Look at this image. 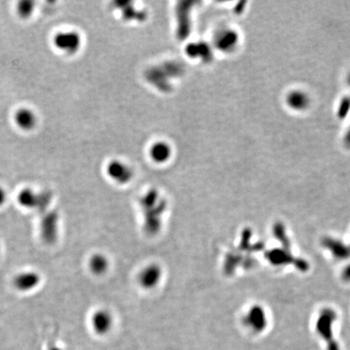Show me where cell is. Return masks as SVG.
<instances>
[{"label":"cell","instance_id":"cell-12","mask_svg":"<svg viewBox=\"0 0 350 350\" xmlns=\"http://www.w3.org/2000/svg\"><path fill=\"white\" fill-rule=\"evenodd\" d=\"M50 200V196L46 192L38 193V204H36V210L39 211H42L48 206Z\"/></svg>","mask_w":350,"mask_h":350},{"label":"cell","instance_id":"cell-11","mask_svg":"<svg viewBox=\"0 0 350 350\" xmlns=\"http://www.w3.org/2000/svg\"><path fill=\"white\" fill-rule=\"evenodd\" d=\"M34 2L31 0H22L18 2L16 13L22 19H28L34 12Z\"/></svg>","mask_w":350,"mask_h":350},{"label":"cell","instance_id":"cell-2","mask_svg":"<svg viewBox=\"0 0 350 350\" xmlns=\"http://www.w3.org/2000/svg\"><path fill=\"white\" fill-rule=\"evenodd\" d=\"M162 279V269L156 264H150L142 268L138 275L140 286L144 290L156 288Z\"/></svg>","mask_w":350,"mask_h":350},{"label":"cell","instance_id":"cell-9","mask_svg":"<svg viewBox=\"0 0 350 350\" xmlns=\"http://www.w3.org/2000/svg\"><path fill=\"white\" fill-rule=\"evenodd\" d=\"M38 193L30 188H26L20 192L18 196V201L22 207L28 210L36 208L38 204Z\"/></svg>","mask_w":350,"mask_h":350},{"label":"cell","instance_id":"cell-6","mask_svg":"<svg viewBox=\"0 0 350 350\" xmlns=\"http://www.w3.org/2000/svg\"><path fill=\"white\" fill-rule=\"evenodd\" d=\"M92 327L96 333L103 335L110 330L113 325V317L110 312L105 309L96 310L92 316Z\"/></svg>","mask_w":350,"mask_h":350},{"label":"cell","instance_id":"cell-8","mask_svg":"<svg viewBox=\"0 0 350 350\" xmlns=\"http://www.w3.org/2000/svg\"><path fill=\"white\" fill-rule=\"evenodd\" d=\"M171 154V147L166 142H156L150 148V158L154 162L159 164L168 162L170 159Z\"/></svg>","mask_w":350,"mask_h":350},{"label":"cell","instance_id":"cell-5","mask_svg":"<svg viewBox=\"0 0 350 350\" xmlns=\"http://www.w3.org/2000/svg\"><path fill=\"white\" fill-rule=\"evenodd\" d=\"M41 282V276L36 272H23L18 274L13 280L15 288L22 292H28L36 288Z\"/></svg>","mask_w":350,"mask_h":350},{"label":"cell","instance_id":"cell-13","mask_svg":"<svg viewBox=\"0 0 350 350\" xmlns=\"http://www.w3.org/2000/svg\"><path fill=\"white\" fill-rule=\"evenodd\" d=\"M6 198H8V194L6 190L4 188L0 186V207H2V205L6 203Z\"/></svg>","mask_w":350,"mask_h":350},{"label":"cell","instance_id":"cell-14","mask_svg":"<svg viewBox=\"0 0 350 350\" xmlns=\"http://www.w3.org/2000/svg\"><path fill=\"white\" fill-rule=\"evenodd\" d=\"M0 253H1V248H0Z\"/></svg>","mask_w":350,"mask_h":350},{"label":"cell","instance_id":"cell-1","mask_svg":"<svg viewBox=\"0 0 350 350\" xmlns=\"http://www.w3.org/2000/svg\"><path fill=\"white\" fill-rule=\"evenodd\" d=\"M82 38L75 31H60L53 38V44L56 49L66 54H73L79 50Z\"/></svg>","mask_w":350,"mask_h":350},{"label":"cell","instance_id":"cell-10","mask_svg":"<svg viewBox=\"0 0 350 350\" xmlns=\"http://www.w3.org/2000/svg\"><path fill=\"white\" fill-rule=\"evenodd\" d=\"M88 268L94 275H103L109 268V261L104 254H94L88 261Z\"/></svg>","mask_w":350,"mask_h":350},{"label":"cell","instance_id":"cell-7","mask_svg":"<svg viewBox=\"0 0 350 350\" xmlns=\"http://www.w3.org/2000/svg\"><path fill=\"white\" fill-rule=\"evenodd\" d=\"M57 215L54 212L46 214L41 224V234L44 241L52 244L57 236Z\"/></svg>","mask_w":350,"mask_h":350},{"label":"cell","instance_id":"cell-3","mask_svg":"<svg viewBox=\"0 0 350 350\" xmlns=\"http://www.w3.org/2000/svg\"><path fill=\"white\" fill-rule=\"evenodd\" d=\"M106 173L111 180L118 184H126L133 177V172L130 167L120 160H113L108 164Z\"/></svg>","mask_w":350,"mask_h":350},{"label":"cell","instance_id":"cell-15","mask_svg":"<svg viewBox=\"0 0 350 350\" xmlns=\"http://www.w3.org/2000/svg\"></svg>","mask_w":350,"mask_h":350},{"label":"cell","instance_id":"cell-4","mask_svg":"<svg viewBox=\"0 0 350 350\" xmlns=\"http://www.w3.org/2000/svg\"><path fill=\"white\" fill-rule=\"evenodd\" d=\"M13 120L16 126L23 132H31L36 128L38 116L28 107H20L14 113Z\"/></svg>","mask_w":350,"mask_h":350}]
</instances>
